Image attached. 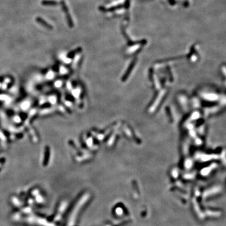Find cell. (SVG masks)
<instances>
[{
  "mask_svg": "<svg viewBox=\"0 0 226 226\" xmlns=\"http://www.w3.org/2000/svg\"><path fill=\"white\" fill-rule=\"evenodd\" d=\"M38 22H40V23H41L42 24H43V25H44L45 26H47L48 28H50V25H48V24L47 22H45V21L43 20V19H42V18H38Z\"/></svg>",
  "mask_w": 226,
  "mask_h": 226,
  "instance_id": "cell-1",
  "label": "cell"
},
{
  "mask_svg": "<svg viewBox=\"0 0 226 226\" xmlns=\"http://www.w3.org/2000/svg\"><path fill=\"white\" fill-rule=\"evenodd\" d=\"M42 4H43V5H55V4H57V3L56 2H55V1H43V2H42Z\"/></svg>",
  "mask_w": 226,
  "mask_h": 226,
  "instance_id": "cell-2",
  "label": "cell"
}]
</instances>
